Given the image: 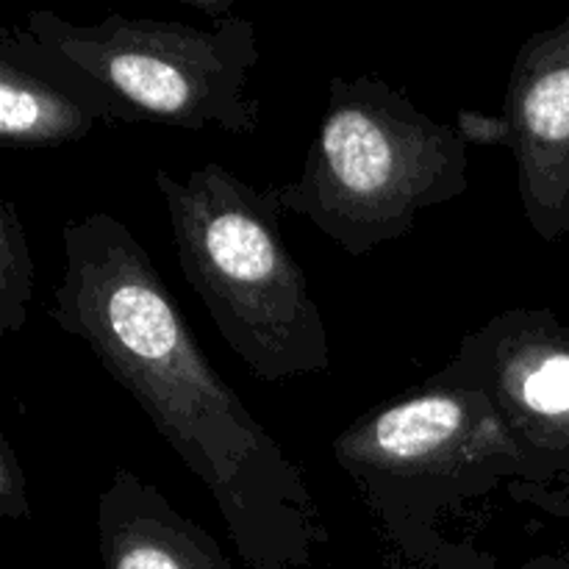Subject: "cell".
Here are the masks:
<instances>
[{"label":"cell","mask_w":569,"mask_h":569,"mask_svg":"<svg viewBox=\"0 0 569 569\" xmlns=\"http://www.w3.org/2000/svg\"><path fill=\"white\" fill-rule=\"evenodd\" d=\"M178 264L228 348L259 381L331 370L322 311L281 233L278 183L256 187L228 167L178 178L156 170Z\"/></svg>","instance_id":"cell-3"},{"label":"cell","mask_w":569,"mask_h":569,"mask_svg":"<svg viewBox=\"0 0 569 569\" xmlns=\"http://www.w3.org/2000/svg\"><path fill=\"white\" fill-rule=\"evenodd\" d=\"M28 515H31V503H28L26 470L11 439L3 433L0 437V517L28 520Z\"/></svg>","instance_id":"cell-11"},{"label":"cell","mask_w":569,"mask_h":569,"mask_svg":"<svg viewBox=\"0 0 569 569\" xmlns=\"http://www.w3.org/2000/svg\"><path fill=\"white\" fill-rule=\"evenodd\" d=\"M526 222L542 242L569 233V17L520 44L503 109Z\"/></svg>","instance_id":"cell-7"},{"label":"cell","mask_w":569,"mask_h":569,"mask_svg":"<svg viewBox=\"0 0 569 569\" xmlns=\"http://www.w3.org/2000/svg\"><path fill=\"white\" fill-rule=\"evenodd\" d=\"M11 37L103 106L109 122L248 137L259 128L250 89L261 59L256 26L226 17L209 28L111 11L98 22H72L48 9L28 11Z\"/></svg>","instance_id":"cell-5"},{"label":"cell","mask_w":569,"mask_h":569,"mask_svg":"<svg viewBox=\"0 0 569 569\" xmlns=\"http://www.w3.org/2000/svg\"><path fill=\"white\" fill-rule=\"evenodd\" d=\"M522 569H569V548L559 550V553H545L528 559Z\"/></svg>","instance_id":"cell-13"},{"label":"cell","mask_w":569,"mask_h":569,"mask_svg":"<svg viewBox=\"0 0 569 569\" xmlns=\"http://www.w3.org/2000/svg\"><path fill=\"white\" fill-rule=\"evenodd\" d=\"M333 459L411 569H500L445 537L472 503L522 481V456L487 389L445 367L356 417L333 439Z\"/></svg>","instance_id":"cell-2"},{"label":"cell","mask_w":569,"mask_h":569,"mask_svg":"<svg viewBox=\"0 0 569 569\" xmlns=\"http://www.w3.org/2000/svg\"><path fill=\"white\" fill-rule=\"evenodd\" d=\"M109 122L103 106L33 59L0 31V144L6 150L61 148Z\"/></svg>","instance_id":"cell-9"},{"label":"cell","mask_w":569,"mask_h":569,"mask_svg":"<svg viewBox=\"0 0 569 569\" xmlns=\"http://www.w3.org/2000/svg\"><path fill=\"white\" fill-rule=\"evenodd\" d=\"M98 550L103 569H233L206 528L128 467L98 498Z\"/></svg>","instance_id":"cell-8"},{"label":"cell","mask_w":569,"mask_h":569,"mask_svg":"<svg viewBox=\"0 0 569 569\" xmlns=\"http://www.w3.org/2000/svg\"><path fill=\"white\" fill-rule=\"evenodd\" d=\"M50 320L81 339L209 489L250 569H300L328 545L303 470L211 367L131 228L106 211L61 228Z\"/></svg>","instance_id":"cell-1"},{"label":"cell","mask_w":569,"mask_h":569,"mask_svg":"<svg viewBox=\"0 0 569 569\" xmlns=\"http://www.w3.org/2000/svg\"><path fill=\"white\" fill-rule=\"evenodd\" d=\"M470 189V144L406 89L376 76L331 78L328 106L283 211L306 217L348 256L398 242L417 217Z\"/></svg>","instance_id":"cell-4"},{"label":"cell","mask_w":569,"mask_h":569,"mask_svg":"<svg viewBox=\"0 0 569 569\" xmlns=\"http://www.w3.org/2000/svg\"><path fill=\"white\" fill-rule=\"evenodd\" d=\"M456 131L467 144H492V148H511V126L506 114H483V111L461 109L456 114Z\"/></svg>","instance_id":"cell-12"},{"label":"cell","mask_w":569,"mask_h":569,"mask_svg":"<svg viewBox=\"0 0 569 569\" xmlns=\"http://www.w3.org/2000/svg\"><path fill=\"white\" fill-rule=\"evenodd\" d=\"M33 292V259L14 200L0 206V337L22 331Z\"/></svg>","instance_id":"cell-10"},{"label":"cell","mask_w":569,"mask_h":569,"mask_svg":"<svg viewBox=\"0 0 569 569\" xmlns=\"http://www.w3.org/2000/svg\"><path fill=\"white\" fill-rule=\"evenodd\" d=\"M487 389L522 456L520 503L569 515V322L550 309H506L467 333L448 365Z\"/></svg>","instance_id":"cell-6"}]
</instances>
